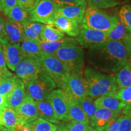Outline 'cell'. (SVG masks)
<instances>
[{
    "mask_svg": "<svg viewBox=\"0 0 131 131\" xmlns=\"http://www.w3.org/2000/svg\"><path fill=\"white\" fill-rule=\"evenodd\" d=\"M129 33V31L119 18L117 26L108 32L107 41H122Z\"/></svg>",
    "mask_w": 131,
    "mask_h": 131,
    "instance_id": "cell-29",
    "label": "cell"
},
{
    "mask_svg": "<svg viewBox=\"0 0 131 131\" xmlns=\"http://www.w3.org/2000/svg\"><path fill=\"white\" fill-rule=\"evenodd\" d=\"M0 73L4 78H7L13 75L8 70L6 65L5 57L3 53L2 46L0 44Z\"/></svg>",
    "mask_w": 131,
    "mask_h": 131,
    "instance_id": "cell-38",
    "label": "cell"
},
{
    "mask_svg": "<svg viewBox=\"0 0 131 131\" xmlns=\"http://www.w3.org/2000/svg\"><path fill=\"white\" fill-rule=\"evenodd\" d=\"M89 7L96 9H107L116 6L118 4V0H86Z\"/></svg>",
    "mask_w": 131,
    "mask_h": 131,
    "instance_id": "cell-34",
    "label": "cell"
},
{
    "mask_svg": "<svg viewBox=\"0 0 131 131\" xmlns=\"http://www.w3.org/2000/svg\"><path fill=\"white\" fill-rule=\"evenodd\" d=\"M70 44H78L76 40L73 38L64 37L61 40L53 42H45L40 41V45L41 50L46 55H54L58 49L63 46Z\"/></svg>",
    "mask_w": 131,
    "mask_h": 131,
    "instance_id": "cell-22",
    "label": "cell"
},
{
    "mask_svg": "<svg viewBox=\"0 0 131 131\" xmlns=\"http://www.w3.org/2000/svg\"><path fill=\"white\" fill-rule=\"evenodd\" d=\"M107 32L90 29L81 23L80 32L76 37V41L82 47L88 49L107 41Z\"/></svg>",
    "mask_w": 131,
    "mask_h": 131,
    "instance_id": "cell-10",
    "label": "cell"
},
{
    "mask_svg": "<svg viewBox=\"0 0 131 131\" xmlns=\"http://www.w3.org/2000/svg\"><path fill=\"white\" fill-rule=\"evenodd\" d=\"M115 77L118 89L131 86V62H127Z\"/></svg>",
    "mask_w": 131,
    "mask_h": 131,
    "instance_id": "cell-24",
    "label": "cell"
},
{
    "mask_svg": "<svg viewBox=\"0 0 131 131\" xmlns=\"http://www.w3.org/2000/svg\"><path fill=\"white\" fill-rule=\"evenodd\" d=\"M94 103L96 107L105 108L119 114L123 112L126 106L116 96L115 94L100 96L95 99Z\"/></svg>",
    "mask_w": 131,
    "mask_h": 131,
    "instance_id": "cell-17",
    "label": "cell"
},
{
    "mask_svg": "<svg viewBox=\"0 0 131 131\" xmlns=\"http://www.w3.org/2000/svg\"><path fill=\"white\" fill-rule=\"evenodd\" d=\"M40 118L55 124H60V121L57 118L51 104L46 99L44 100L35 101Z\"/></svg>",
    "mask_w": 131,
    "mask_h": 131,
    "instance_id": "cell-20",
    "label": "cell"
},
{
    "mask_svg": "<svg viewBox=\"0 0 131 131\" xmlns=\"http://www.w3.org/2000/svg\"><path fill=\"white\" fill-rule=\"evenodd\" d=\"M119 121H120V116L108 124L104 131H118Z\"/></svg>",
    "mask_w": 131,
    "mask_h": 131,
    "instance_id": "cell-42",
    "label": "cell"
},
{
    "mask_svg": "<svg viewBox=\"0 0 131 131\" xmlns=\"http://www.w3.org/2000/svg\"><path fill=\"white\" fill-rule=\"evenodd\" d=\"M38 60L42 71L53 80L60 89H63L71 72L69 69L54 55L45 54Z\"/></svg>",
    "mask_w": 131,
    "mask_h": 131,
    "instance_id": "cell-3",
    "label": "cell"
},
{
    "mask_svg": "<svg viewBox=\"0 0 131 131\" xmlns=\"http://www.w3.org/2000/svg\"><path fill=\"white\" fill-rule=\"evenodd\" d=\"M18 79V77L13 75L1 80L0 81V95L6 98L15 88Z\"/></svg>",
    "mask_w": 131,
    "mask_h": 131,
    "instance_id": "cell-30",
    "label": "cell"
},
{
    "mask_svg": "<svg viewBox=\"0 0 131 131\" xmlns=\"http://www.w3.org/2000/svg\"><path fill=\"white\" fill-rule=\"evenodd\" d=\"M119 115L105 108L96 107L95 112L90 121L91 126L99 131H104L108 124L117 119Z\"/></svg>",
    "mask_w": 131,
    "mask_h": 131,
    "instance_id": "cell-14",
    "label": "cell"
},
{
    "mask_svg": "<svg viewBox=\"0 0 131 131\" xmlns=\"http://www.w3.org/2000/svg\"><path fill=\"white\" fill-rule=\"evenodd\" d=\"M53 1L59 7L69 5H78L82 3L78 2L77 0H53Z\"/></svg>",
    "mask_w": 131,
    "mask_h": 131,
    "instance_id": "cell-43",
    "label": "cell"
},
{
    "mask_svg": "<svg viewBox=\"0 0 131 131\" xmlns=\"http://www.w3.org/2000/svg\"><path fill=\"white\" fill-rule=\"evenodd\" d=\"M65 37L64 34L52 25H45L40 34V40L45 42H53L61 40Z\"/></svg>",
    "mask_w": 131,
    "mask_h": 131,
    "instance_id": "cell-27",
    "label": "cell"
},
{
    "mask_svg": "<svg viewBox=\"0 0 131 131\" xmlns=\"http://www.w3.org/2000/svg\"><path fill=\"white\" fill-rule=\"evenodd\" d=\"M6 38L10 43H21L26 40L23 26L21 24L7 19H5Z\"/></svg>",
    "mask_w": 131,
    "mask_h": 131,
    "instance_id": "cell-16",
    "label": "cell"
},
{
    "mask_svg": "<svg viewBox=\"0 0 131 131\" xmlns=\"http://www.w3.org/2000/svg\"><path fill=\"white\" fill-rule=\"evenodd\" d=\"M65 126L67 131H88L89 124L74 121H69L65 124Z\"/></svg>",
    "mask_w": 131,
    "mask_h": 131,
    "instance_id": "cell-36",
    "label": "cell"
},
{
    "mask_svg": "<svg viewBox=\"0 0 131 131\" xmlns=\"http://www.w3.org/2000/svg\"><path fill=\"white\" fill-rule=\"evenodd\" d=\"M1 109H3V108H1V107H0V110H1Z\"/></svg>",
    "mask_w": 131,
    "mask_h": 131,
    "instance_id": "cell-53",
    "label": "cell"
},
{
    "mask_svg": "<svg viewBox=\"0 0 131 131\" xmlns=\"http://www.w3.org/2000/svg\"><path fill=\"white\" fill-rule=\"evenodd\" d=\"M87 60L95 70L113 75L128 62L122 41H106L88 48Z\"/></svg>",
    "mask_w": 131,
    "mask_h": 131,
    "instance_id": "cell-1",
    "label": "cell"
},
{
    "mask_svg": "<svg viewBox=\"0 0 131 131\" xmlns=\"http://www.w3.org/2000/svg\"><path fill=\"white\" fill-rule=\"evenodd\" d=\"M58 7L53 0H40L35 9L29 12V20L52 26Z\"/></svg>",
    "mask_w": 131,
    "mask_h": 131,
    "instance_id": "cell-8",
    "label": "cell"
},
{
    "mask_svg": "<svg viewBox=\"0 0 131 131\" xmlns=\"http://www.w3.org/2000/svg\"><path fill=\"white\" fill-rule=\"evenodd\" d=\"M15 111L20 123H29L39 117L35 101L27 94L22 103Z\"/></svg>",
    "mask_w": 131,
    "mask_h": 131,
    "instance_id": "cell-13",
    "label": "cell"
},
{
    "mask_svg": "<svg viewBox=\"0 0 131 131\" xmlns=\"http://www.w3.org/2000/svg\"><path fill=\"white\" fill-rule=\"evenodd\" d=\"M77 1L80 3H82V4H87L86 0H77Z\"/></svg>",
    "mask_w": 131,
    "mask_h": 131,
    "instance_id": "cell-50",
    "label": "cell"
},
{
    "mask_svg": "<svg viewBox=\"0 0 131 131\" xmlns=\"http://www.w3.org/2000/svg\"><path fill=\"white\" fill-rule=\"evenodd\" d=\"M1 110H0V126H2V120H1Z\"/></svg>",
    "mask_w": 131,
    "mask_h": 131,
    "instance_id": "cell-51",
    "label": "cell"
},
{
    "mask_svg": "<svg viewBox=\"0 0 131 131\" xmlns=\"http://www.w3.org/2000/svg\"></svg>",
    "mask_w": 131,
    "mask_h": 131,
    "instance_id": "cell-54",
    "label": "cell"
},
{
    "mask_svg": "<svg viewBox=\"0 0 131 131\" xmlns=\"http://www.w3.org/2000/svg\"><path fill=\"white\" fill-rule=\"evenodd\" d=\"M69 121L90 124L89 119L77 101L69 103Z\"/></svg>",
    "mask_w": 131,
    "mask_h": 131,
    "instance_id": "cell-25",
    "label": "cell"
},
{
    "mask_svg": "<svg viewBox=\"0 0 131 131\" xmlns=\"http://www.w3.org/2000/svg\"><path fill=\"white\" fill-rule=\"evenodd\" d=\"M2 126L9 130L14 131L19 123V119L17 113L12 108L4 106L1 110Z\"/></svg>",
    "mask_w": 131,
    "mask_h": 131,
    "instance_id": "cell-21",
    "label": "cell"
},
{
    "mask_svg": "<svg viewBox=\"0 0 131 131\" xmlns=\"http://www.w3.org/2000/svg\"><path fill=\"white\" fill-rule=\"evenodd\" d=\"M21 50L27 56H32L39 59L45 55L40 47V41L26 39L20 43Z\"/></svg>",
    "mask_w": 131,
    "mask_h": 131,
    "instance_id": "cell-26",
    "label": "cell"
},
{
    "mask_svg": "<svg viewBox=\"0 0 131 131\" xmlns=\"http://www.w3.org/2000/svg\"><path fill=\"white\" fill-rule=\"evenodd\" d=\"M88 131H99V130H96V129H94V127H92V126H89V129H88Z\"/></svg>",
    "mask_w": 131,
    "mask_h": 131,
    "instance_id": "cell-49",
    "label": "cell"
},
{
    "mask_svg": "<svg viewBox=\"0 0 131 131\" xmlns=\"http://www.w3.org/2000/svg\"><path fill=\"white\" fill-rule=\"evenodd\" d=\"M7 16L8 19L21 24L28 21L29 18V12L21 9L18 4L10 10Z\"/></svg>",
    "mask_w": 131,
    "mask_h": 131,
    "instance_id": "cell-28",
    "label": "cell"
},
{
    "mask_svg": "<svg viewBox=\"0 0 131 131\" xmlns=\"http://www.w3.org/2000/svg\"><path fill=\"white\" fill-rule=\"evenodd\" d=\"M77 102L81 106L82 109L86 114L87 117H88L90 122L91 119L92 118L96 109V107L95 105L94 100L89 96H87L86 97L77 101Z\"/></svg>",
    "mask_w": 131,
    "mask_h": 131,
    "instance_id": "cell-32",
    "label": "cell"
},
{
    "mask_svg": "<svg viewBox=\"0 0 131 131\" xmlns=\"http://www.w3.org/2000/svg\"><path fill=\"white\" fill-rule=\"evenodd\" d=\"M52 26L71 37H77L80 32V24L62 16L55 15Z\"/></svg>",
    "mask_w": 131,
    "mask_h": 131,
    "instance_id": "cell-18",
    "label": "cell"
},
{
    "mask_svg": "<svg viewBox=\"0 0 131 131\" xmlns=\"http://www.w3.org/2000/svg\"><path fill=\"white\" fill-rule=\"evenodd\" d=\"M123 113L124 115L128 116L129 117H130L131 118V104L125 106L123 111Z\"/></svg>",
    "mask_w": 131,
    "mask_h": 131,
    "instance_id": "cell-45",
    "label": "cell"
},
{
    "mask_svg": "<svg viewBox=\"0 0 131 131\" xmlns=\"http://www.w3.org/2000/svg\"><path fill=\"white\" fill-rule=\"evenodd\" d=\"M22 25L23 26L26 39L40 41V34L45 24L28 20Z\"/></svg>",
    "mask_w": 131,
    "mask_h": 131,
    "instance_id": "cell-23",
    "label": "cell"
},
{
    "mask_svg": "<svg viewBox=\"0 0 131 131\" xmlns=\"http://www.w3.org/2000/svg\"><path fill=\"white\" fill-rule=\"evenodd\" d=\"M4 78H5L3 77L2 76V75H1V73H0V81H1L3 79H4Z\"/></svg>",
    "mask_w": 131,
    "mask_h": 131,
    "instance_id": "cell-52",
    "label": "cell"
},
{
    "mask_svg": "<svg viewBox=\"0 0 131 131\" xmlns=\"http://www.w3.org/2000/svg\"><path fill=\"white\" fill-rule=\"evenodd\" d=\"M122 41L123 42L126 50L128 60H129V62H131V33H129L124 38Z\"/></svg>",
    "mask_w": 131,
    "mask_h": 131,
    "instance_id": "cell-41",
    "label": "cell"
},
{
    "mask_svg": "<svg viewBox=\"0 0 131 131\" xmlns=\"http://www.w3.org/2000/svg\"><path fill=\"white\" fill-rule=\"evenodd\" d=\"M61 91L68 103L77 101L88 96L86 82L82 73L71 72L66 84Z\"/></svg>",
    "mask_w": 131,
    "mask_h": 131,
    "instance_id": "cell-7",
    "label": "cell"
},
{
    "mask_svg": "<svg viewBox=\"0 0 131 131\" xmlns=\"http://www.w3.org/2000/svg\"><path fill=\"white\" fill-rule=\"evenodd\" d=\"M6 106V98L0 95V107L3 108Z\"/></svg>",
    "mask_w": 131,
    "mask_h": 131,
    "instance_id": "cell-46",
    "label": "cell"
},
{
    "mask_svg": "<svg viewBox=\"0 0 131 131\" xmlns=\"http://www.w3.org/2000/svg\"><path fill=\"white\" fill-rule=\"evenodd\" d=\"M87 4L60 6L57 9L55 15L62 16L81 24L84 17Z\"/></svg>",
    "mask_w": 131,
    "mask_h": 131,
    "instance_id": "cell-15",
    "label": "cell"
},
{
    "mask_svg": "<svg viewBox=\"0 0 131 131\" xmlns=\"http://www.w3.org/2000/svg\"><path fill=\"white\" fill-rule=\"evenodd\" d=\"M17 5V0H0V11L7 16L10 10Z\"/></svg>",
    "mask_w": 131,
    "mask_h": 131,
    "instance_id": "cell-39",
    "label": "cell"
},
{
    "mask_svg": "<svg viewBox=\"0 0 131 131\" xmlns=\"http://www.w3.org/2000/svg\"><path fill=\"white\" fill-rule=\"evenodd\" d=\"M26 94L25 85L18 78L15 88L6 98V106L16 110L22 103Z\"/></svg>",
    "mask_w": 131,
    "mask_h": 131,
    "instance_id": "cell-19",
    "label": "cell"
},
{
    "mask_svg": "<svg viewBox=\"0 0 131 131\" xmlns=\"http://www.w3.org/2000/svg\"><path fill=\"white\" fill-rule=\"evenodd\" d=\"M115 95L126 106L131 104V86L118 89Z\"/></svg>",
    "mask_w": 131,
    "mask_h": 131,
    "instance_id": "cell-35",
    "label": "cell"
},
{
    "mask_svg": "<svg viewBox=\"0 0 131 131\" xmlns=\"http://www.w3.org/2000/svg\"><path fill=\"white\" fill-rule=\"evenodd\" d=\"M46 100L51 104L59 120L69 122V104L61 89H54L50 93Z\"/></svg>",
    "mask_w": 131,
    "mask_h": 131,
    "instance_id": "cell-11",
    "label": "cell"
},
{
    "mask_svg": "<svg viewBox=\"0 0 131 131\" xmlns=\"http://www.w3.org/2000/svg\"><path fill=\"white\" fill-rule=\"evenodd\" d=\"M6 38L5 32V19L0 14V39Z\"/></svg>",
    "mask_w": 131,
    "mask_h": 131,
    "instance_id": "cell-44",
    "label": "cell"
},
{
    "mask_svg": "<svg viewBox=\"0 0 131 131\" xmlns=\"http://www.w3.org/2000/svg\"><path fill=\"white\" fill-rule=\"evenodd\" d=\"M118 131H131V118L124 115L120 116Z\"/></svg>",
    "mask_w": 131,
    "mask_h": 131,
    "instance_id": "cell-40",
    "label": "cell"
},
{
    "mask_svg": "<svg viewBox=\"0 0 131 131\" xmlns=\"http://www.w3.org/2000/svg\"><path fill=\"white\" fill-rule=\"evenodd\" d=\"M57 85L52 78L41 71L35 79L25 84L26 93L35 101L46 100Z\"/></svg>",
    "mask_w": 131,
    "mask_h": 131,
    "instance_id": "cell-6",
    "label": "cell"
},
{
    "mask_svg": "<svg viewBox=\"0 0 131 131\" xmlns=\"http://www.w3.org/2000/svg\"><path fill=\"white\" fill-rule=\"evenodd\" d=\"M40 0H17V4L24 10L30 12L35 9Z\"/></svg>",
    "mask_w": 131,
    "mask_h": 131,
    "instance_id": "cell-37",
    "label": "cell"
},
{
    "mask_svg": "<svg viewBox=\"0 0 131 131\" xmlns=\"http://www.w3.org/2000/svg\"><path fill=\"white\" fill-rule=\"evenodd\" d=\"M56 131H67L64 123H60L57 125V129Z\"/></svg>",
    "mask_w": 131,
    "mask_h": 131,
    "instance_id": "cell-47",
    "label": "cell"
},
{
    "mask_svg": "<svg viewBox=\"0 0 131 131\" xmlns=\"http://www.w3.org/2000/svg\"><path fill=\"white\" fill-rule=\"evenodd\" d=\"M129 33H131V5H124L120 8L118 16Z\"/></svg>",
    "mask_w": 131,
    "mask_h": 131,
    "instance_id": "cell-33",
    "label": "cell"
},
{
    "mask_svg": "<svg viewBox=\"0 0 131 131\" xmlns=\"http://www.w3.org/2000/svg\"><path fill=\"white\" fill-rule=\"evenodd\" d=\"M83 77L86 82L88 96L93 100L106 95L116 94L118 90L115 75L87 67L84 70Z\"/></svg>",
    "mask_w": 131,
    "mask_h": 131,
    "instance_id": "cell-2",
    "label": "cell"
},
{
    "mask_svg": "<svg viewBox=\"0 0 131 131\" xmlns=\"http://www.w3.org/2000/svg\"><path fill=\"white\" fill-rule=\"evenodd\" d=\"M118 19L117 15H109L102 10L89 7L81 23L90 29L108 33L117 26Z\"/></svg>",
    "mask_w": 131,
    "mask_h": 131,
    "instance_id": "cell-4",
    "label": "cell"
},
{
    "mask_svg": "<svg viewBox=\"0 0 131 131\" xmlns=\"http://www.w3.org/2000/svg\"><path fill=\"white\" fill-rule=\"evenodd\" d=\"M0 131H12V130H9V129L6 128V127L3 126H0Z\"/></svg>",
    "mask_w": 131,
    "mask_h": 131,
    "instance_id": "cell-48",
    "label": "cell"
},
{
    "mask_svg": "<svg viewBox=\"0 0 131 131\" xmlns=\"http://www.w3.org/2000/svg\"><path fill=\"white\" fill-rule=\"evenodd\" d=\"M15 71L16 76L25 85L35 79L41 71V69L38 59L27 55L18 64Z\"/></svg>",
    "mask_w": 131,
    "mask_h": 131,
    "instance_id": "cell-9",
    "label": "cell"
},
{
    "mask_svg": "<svg viewBox=\"0 0 131 131\" xmlns=\"http://www.w3.org/2000/svg\"><path fill=\"white\" fill-rule=\"evenodd\" d=\"M29 124L33 131H56L57 129L56 124L47 122L40 117H38Z\"/></svg>",
    "mask_w": 131,
    "mask_h": 131,
    "instance_id": "cell-31",
    "label": "cell"
},
{
    "mask_svg": "<svg viewBox=\"0 0 131 131\" xmlns=\"http://www.w3.org/2000/svg\"><path fill=\"white\" fill-rule=\"evenodd\" d=\"M55 55L66 66L71 72L82 73L84 53L78 44L63 46L57 50Z\"/></svg>",
    "mask_w": 131,
    "mask_h": 131,
    "instance_id": "cell-5",
    "label": "cell"
},
{
    "mask_svg": "<svg viewBox=\"0 0 131 131\" xmlns=\"http://www.w3.org/2000/svg\"><path fill=\"white\" fill-rule=\"evenodd\" d=\"M6 65L12 71L15 70L16 66L26 55L21 50L20 43L11 44L6 38L0 39Z\"/></svg>",
    "mask_w": 131,
    "mask_h": 131,
    "instance_id": "cell-12",
    "label": "cell"
}]
</instances>
